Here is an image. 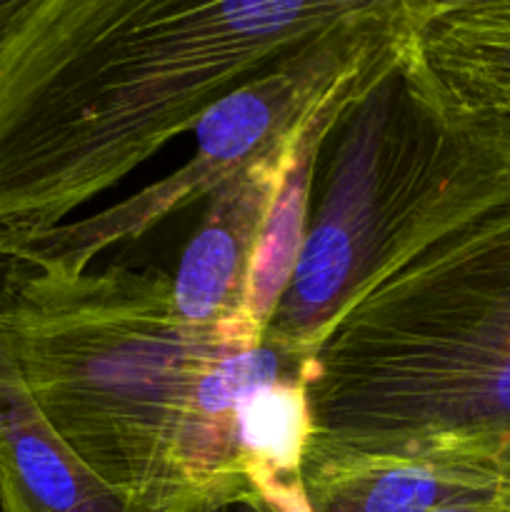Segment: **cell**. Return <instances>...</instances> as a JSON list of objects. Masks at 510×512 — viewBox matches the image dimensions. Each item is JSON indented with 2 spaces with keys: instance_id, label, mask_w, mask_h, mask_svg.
<instances>
[{
  "instance_id": "obj_1",
  "label": "cell",
  "mask_w": 510,
  "mask_h": 512,
  "mask_svg": "<svg viewBox=\"0 0 510 512\" xmlns=\"http://www.w3.org/2000/svg\"><path fill=\"white\" fill-rule=\"evenodd\" d=\"M303 383V470L450 458L510 480L508 155L430 108L383 240Z\"/></svg>"
},
{
  "instance_id": "obj_2",
  "label": "cell",
  "mask_w": 510,
  "mask_h": 512,
  "mask_svg": "<svg viewBox=\"0 0 510 512\" xmlns=\"http://www.w3.org/2000/svg\"><path fill=\"white\" fill-rule=\"evenodd\" d=\"M398 0H18L0 30V255L65 225L225 95Z\"/></svg>"
},
{
  "instance_id": "obj_3",
  "label": "cell",
  "mask_w": 510,
  "mask_h": 512,
  "mask_svg": "<svg viewBox=\"0 0 510 512\" xmlns=\"http://www.w3.org/2000/svg\"><path fill=\"white\" fill-rule=\"evenodd\" d=\"M0 343L65 448L153 512L248 503L240 405L300 378L245 310L218 328L185 323L158 268L70 273L3 255Z\"/></svg>"
},
{
  "instance_id": "obj_4",
  "label": "cell",
  "mask_w": 510,
  "mask_h": 512,
  "mask_svg": "<svg viewBox=\"0 0 510 512\" xmlns=\"http://www.w3.org/2000/svg\"><path fill=\"white\" fill-rule=\"evenodd\" d=\"M428 115L400 68L390 30L325 135L313 175V183H320L318 203L263 343L308 358L383 240Z\"/></svg>"
},
{
  "instance_id": "obj_5",
  "label": "cell",
  "mask_w": 510,
  "mask_h": 512,
  "mask_svg": "<svg viewBox=\"0 0 510 512\" xmlns=\"http://www.w3.org/2000/svg\"><path fill=\"white\" fill-rule=\"evenodd\" d=\"M395 13L398 3L380 23L325 40L225 95L195 125V153L188 163L123 203L28 240L8 258L83 273L108 248L138 240L168 215L213 195L250 163L283 148L325 95L388 38Z\"/></svg>"
},
{
  "instance_id": "obj_6",
  "label": "cell",
  "mask_w": 510,
  "mask_h": 512,
  "mask_svg": "<svg viewBox=\"0 0 510 512\" xmlns=\"http://www.w3.org/2000/svg\"><path fill=\"white\" fill-rule=\"evenodd\" d=\"M393 38L433 113L510 158V0H398Z\"/></svg>"
},
{
  "instance_id": "obj_7",
  "label": "cell",
  "mask_w": 510,
  "mask_h": 512,
  "mask_svg": "<svg viewBox=\"0 0 510 512\" xmlns=\"http://www.w3.org/2000/svg\"><path fill=\"white\" fill-rule=\"evenodd\" d=\"M293 138L210 195L203 223L173 278L175 308L185 323L218 328L243 313L250 265L288 170Z\"/></svg>"
},
{
  "instance_id": "obj_8",
  "label": "cell",
  "mask_w": 510,
  "mask_h": 512,
  "mask_svg": "<svg viewBox=\"0 0 510 512\" xmlns=\"http://www.w3.org/2000/svg\"><path fill=\"white\" fill-rule=\"evenodd\" d=\"M0 512H153L108 488L65 448L35 408L3 343Z\"/></svg>"
},
{
  "instance_id": "obj_9",
  "label": "cell",
  "mask_w": 510,
  "mask_h": 512,
  "mask_svg": "<svg viewBox=\"0 0 510 512\" xmlns=\"http://www.w3.org/2000/svg\"><path fill=\"white\" fill-rule=\"evenodd\" d=\"M370 55L348 78L340 80L325 95L323 103L303 120L298 135L293 138L288 170H285L278 198H275L273 210H270L268 223H265L258 253H255L253 265H250L248 290H245L243 310L263 333L268 328L270 318H273L275 308H278L280 298H283L285 288H288L290 275H293L295 263H298L300 248H303L305 230H308L310 198H313V175L323 140L335 125V120H338V113L343 110L345 100L353 90L355 78L370 60Z\"/></svg>"
},
{
  "instance_id": "obj_10",
  "label": "cell",
  "mask_w": 510,
  "mask_h": 512,
  "mask_svg": "<svg viewBox=\"0 0 510 512\" xmlns=\"http://www.w3.org/2000/svg\"><path fill=\"white\" fill-rule=\"evenodd\" d=\"M368 480L383 512H510V480L450 458L348 463Z\"/></svg>"
},
{
  "instance_id": "obj_11",
  "label": "cell",
  "mask_w": 510,
  "mask_h": 512,
  "mask_svg": "<svg viewBox=\"0 0 510 512\" xmlns=\"http://www.w3.org/2000/svg\"><path fill=\"white\" fill-rule=\"evenodd\" d=\"M15 5H18V0H0V30L5 28V23L10 20V15H13Z\"/></svg>"
}]
</instances>
